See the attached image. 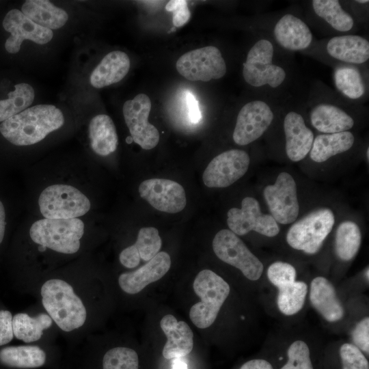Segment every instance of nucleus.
I'll list each match as a JSON object with an SVG mask.
<instances>
[{"mask_svg":"<svg viewBox=\"0 0 369 369\" xmlns=\"http://www.w3.org/2000/svg\"><path fill=\"white\" fill-rule=\"evenodd\" d=\"M64 123L59 109L52 105H38L1 122L0 132L14 145L29 146L42 141Z\"/></svg>","mask_w":369,"mask_h":369,"instance_id":"1","label":"nucleus"},{"mask_svg":"<svg viewBox=\"0 0 369 369\" xmlns=\"http://www.w3.org/2000/svg\"><path fill=\"white\" fill-rule=\"evenodd\" d=\"M40 293L44 309L61 329L68 332L83 325L86 309L70 284L51 279L42 285Z\"/></svg>","mask_w":369,"mask_h":369,"instance_id":"2","label":"nucleus"},{"mask_svg":"<svg viewBox=\"0 0 369 369\" xmlns=\"http://www.w3.org/2000/svg\"><path fill=\"white\" fill-rule=\"evenodd\" d=\"M193 287L200 301L191 308L189 318L197 327L206 329L215 321L230 288L221 276L209 269L198 273Z\"/></svg>","mask_w":369,"mask_h":369,"instance_id":"3","label":"nucleus"},{"mask_svg":"<svg viewBox=\"0 0 369 369\" xmlns=\"http://www.w3.org/2000/svg\"><path fill=\"white\" fill-rule=\"evenodd\" d=\"M83 233L84 223L78 218H44L35 221L29 230L34 243L66 254L78 251Z\"/></svg>","mask_w":369,"mask_h":369,"instance_id":"4","label":"nucleus"},{"mask_svg":"<svg viewBox=\"0 0 369 369\" xmlns=\"http://www.w3.org/2000/svg\"><path fill=\"white\" fill-rule=\"evenodd\" d=\"M274 47L265 38L256 41L247 53L243 66L245 82L252 87H279L286 79L285 70L273 62Z\"/></svg>","mask_w":369,"mask_h":369,"instance_id":"5","label":"nucleus"},{"mask_svg":"<svg viewBox=\"0 0 369 369\" xmlns=\"http://www.w3.org/2000/svg\"><path fill=\"white\" fill-rule=\"evenodd\" d=\"M331 210H315L295 223L288 230L286 241L293 249L314 254L321 248L334 225Z\"/></svg>","mask_w":369,"mask_h":369,"instance_id":"6","label":"nucleus"},{"mask_svg":"<svg viewBox=\"0 0 369 369\" xmlns=\"http://www.w3.org/2000/svg\"><path fill=\"white\" fill-rule=\"evenodd\" d=\"M38 204L46 219H72L90 209L89 199L71 185L55 184L47 187L40 195Z\"/></svg>","mask_w":369,"mask_h":369,"instance_id":"7","label":"nucleus"},{"mask_svg":"<svg viewBox=\"0 0 369 369\" xmlns=\"http://www.w3.org/2000/svg\"><path fill=\"white\" fill-rule=\"evenodd\" d=\"M212 245L217 258L240 270L246 278L251 281L260 278L264 269L262 262L231 230L223 229L219 231Z\"/></svg>","mask_w":369,"mask_h":369,"instance_id":"8","label":"nucleus"},{"mask_svg":"<svg viewBox=\"0 0 369 369\" xmlns=\"http://www.w3.org/2000/svg\"><path fill=\"white\" fill-rule=\"evenodd\" d=\"M176 68L189 81H209L222 78L226 73V62L219 49L207 46L188 51L177 60Z\"/></svg>","mask_w":369,"mask_h":369,"instance_id":"9","label":"nucleus"},{"mask_svg":"<svg viewBox=\"0 0 369 369\" xmlns=\"http://www.w3.org/2000/svg\"><path fill=\"white\" fill-rule=\"evenodd\" d=\"M227 223L230 230L239 236L255 231L273 237L279 232L277 222L271 215L262 213L258 200L251 197L242 200L241 208H232L228 210Z\"/></svg>","mask_w":369,"mask_h":369,"instance_id":"10","label":"nucleus"},{"mask_svg":"<svg viewBox=\"0 0 369 369\" xmlns=\"http://www.w3.org/2000/svg\"><path fill=\"white\" fill-rule=\"evenodd\" d=\"M249 163V156L245 151L226 150L208 163L202 175L203 182L210 188L227 187L245 175Z\"/></svg>","mask_w":369,"mask_h":369,"instance_id":"11","label":"nucleus"},{"mask_svg":"<svg viewBox=\"0 0 369 369\" xmlns=\"http://www.w3.org/2000/svg\"><path fill=\"white\" fill-rule=\"evenodd\" d=\"M152 104L145 94H139L123 105V115L133 140L144 150L154 148L159 143L157 128L148 122Z\"/></svg>","mask_w":369,"mask_h":369,"instance_id":"12","label":"nucleus"},{"mask_svg":"<svg viewBox=\"0 0 369 369\" xmlns=\"http://www.w3.org/2000/svg\"><path fill=\"white\" fill-rule=\"evenodd\" d=\"M274 119L271 106L262 100L247 102L240 109L233 132L234 141L245 146L259 139Z\"/></svg>","mask_w":369,"mask_h":369,"instance_id":"13","label":"nucleus"},{"mask_svg":"<svg viewBox=\"0 0 369 369\" xmlns=\"http://www.w3.org/2000/svg\"><path fill=\"white\" fill-rule=\"evenodd\" d=\"M263 193L271 216L277 222L288 224L295 221L299 205L296 183L290 174L280 173L275 184L266 186Z\"/></svg>","mask_w":369,"mask_h":369,"instance_id":"14","label":"nucleus"},{"mask_svg":"<svg viewBox=\"0 0 369 369\" xmlns=\"http://www.w3.org/2000/svg\"><path fill=\"white\" fill-rule=\"evenodd\" d=\"M139 193L155 209L176 213L182 210L187 204L185 191L179 183L165 178H150L144 180L139 187Z\"/></svg>","mask_w":369,"mask_h":369,"instance_id":"15","label":"nucleus"},{"mask_svg":"<svg viewBox=\"0 0 369 369\" xmlns=\"http://www.w3.org/2000/svg\"><path fill=\"white\" fill-rule=\"evenodd\" d=\"M2 25L5 30L11 33L5 43V48L10 53H18L25 40L45 44L53 36L52 30L35 23L17 9H12L6 14Z\"/></svg>","mask_w":369,"mask_h":369,"instance_id":"16","label":"nucleus"},{"mask_svg":"<svg viewBox=\"0 0 369 369\" xmlns=\"http://www.w3.org/2000/svg\"><path fill=\"white\" fill-rule=\"evenodd\" d=\"M171 258L165 251L159 252L144 265L134 271L122 273L118 284L125 292L135 295L148 284L162 278L169 270Z\"/></svg>","mask_w":369,"mask_h":369,"instance_id":"17","label":"nucleus"},{"mask_svg":"<svg viewBox=\"0 0 369 369\" xmlns=\"http://www.w3.org/2000/svg\"><path fill=\"white\" fill-rule=\"evenodd\" d=\"M283 126L288 157L294 162L302 160L312 148L314 139L313 132L306 126L301 114L295 111L286 114Z\"/></svg>","mask_w":369,"mask_h":369,"instance_id":"18","label":"nucleus"},{"mask_svg":"<svg viewBox=\"0 0 369 369\" xmlns=\"http://www.w3.org/2000/svg\"><path fill=\"white\" fill-rule=\"evenodd\" d=\"M310 120L312 126L323 134L349 131L355 124L344 107L328 101L314 104L310 111Z\"/></svg>","mask_w":369,"mask_h":369,"instance_id":"19","label":"nucleus"},{"mask_svg":"<svg viewBox=\"0 0 369 369\" xmlns=\"http://www.w3.org/2000/svg\"><path fill=\"white\" fill-rule=\"evenodd\" d=\"M275 42L283 49L290 51H303L312 44L313 36L308 25L292 14L283 15L273 29Z\"/></svg>","mask_w":369,"mask_h":369,"instance_id":"20","label":"nucleus"},{"mask_svg":"<svg viewBox=\"0 0 369 369\" xmlns=\"http://www.w3.org/2000/svg\"><path fill=\"white\" fill-rule=\"evenodd\" d=\"M312 306L329 323L340 320L344 316V309L337 296L332 283L323 276L314 277L309 289Z\"/></svg>","mask_w":369,"mask_h":369,"instance_id":"21","label":"nucleus"},{"mask_svg":"<svg viewBox=\"0 0 369 369\" xmlns=\"http://www.w3.org/2000/svg\"><path fill=\"white\" fill-rule=\"evenodd\" d=\"M160 326L167 337L162 354L164 358L170 359L189 354L193 348V333L184 321H178L172 314L164 316Z\"/></svg>","mask_w":369,"mask_h":369,"instance_id":"22","label":"nucleus"},{"mask_svg":"<svg viewBox=\"0 0 369 369\" xmlns=\"http://www.w3.org/2000/svg\"><path fill=\"white\" fill-rule=\"evenodd\" d=\"M326 50L330 57L346 64H361L369 59V42L358 35L333 36L327 41Z\"/></svg>","mask_w":369,"mask_h":369,"instance_id":"23","label":"nucleus"},{"mask_svg":"<svg viewBox=\"0 0 369 369\" xmlns=\"http://www.w3.org/2000/svg\"><path fill=\"white\" fill-rule=\"evenodd\" d=\"M130 59L126 53L114 51L107 54L92 71L90 81L96 88H102L120 81L130 68Z\"/></svg>","mask_w":369,"mask_h":369,"instance_id":"24","label":"nucleus"},{"mask_svg":"<svg viewBox=\"0 0 369 369\" xmlns=\"http://www.w3.org/2000/svg\"><path fill=\"white\" fill-rule=\"evenodd\" d=\"M88 130L91 147L96 154L105 156L116 150L118 134L109 115L99 114L94 116L89 124Z\"/></svg>","mask_w":369,"mask_h":369,"instance_id":"25","label":"nucleus"},{"mask_svg":"<svg viewBox=\"0 0 369 369\" xmlns=\"http://www.w3.org/2000/svg\"><path fill=\"white\" fill-rule=\"evenodd\" d=\"M21 12L35 23L51 30L61 28L68 19L64 10L47 0H27Z\"/></svg>","mask_w":369,"mask_h":369,"instance_id":"26","label":"nucleus"},{"mask_svg":"<svg viewBox=\"0 0 369 369\" xmlns=\"http://www.w3.org/2000/svg\"><path fill=\"white\" fill-rule=\"evenodd\" d=\"M355 142V137L350 131L317 135L310 151L312 160L325 162L331 156L350 150Z\"/></svg>","mask_w":369,"mask_h":369,"instance_id":"27","label":"nucleus"},{"mask_svg":"<svg viewBox=\"0 0 369 369\" xmlns=\"http://www.w3.org/2000/svg\"><path fill=\"white\" fill-rule=\"evenodd\" d=\"M0 361L10 367L34 368L45 363L46 354L37 346H9L0 351Z\"/></svg>","mask_w":369,"mask_h":369,"instance_id":"28","label":"nucleus"},{"mask_svg":"<svg viewBox=\"0 0 369 369\" xmlns=\"http://www.w3.org/2000/svg\"><path fill=\"white\" fill-rule=\"evenodd\" d=\"M312 5L315 14L333 29L346 32L353 28L355 21L353 16L344 10L339 1L313 0Z\"/></svg>","mask_w":369,"mask_h":369,"instance_id":"29","label":"nucleus"},{"mask_svg":"<svg viewBox=\"0 0 369 369\" xmlns=\"http://www.w3.org/2000/svg\"><path fill=\"white\" fill-rule=\"evenodd\" d=\"M162 241L159 231L154 227H145L139 230L136 242L124 249L130 260L138 265L140 260L149 261L161 249Z\"/></svg>","mask_w":369,"mask_h":369,"instance_id":"30","label":"nucleus"},{"mask_svg":"<svg viewBox=\"0 0 369 369\" xmlns=\"http://www.w3.org/2000/svg\"><path fill=\"white\" fill-rule=\"evenodd\" d=\"M51 318L46 314L31 317L25 313H18L12 317L14 336L26 343L38 340L43 331L51 327Z\"/></svg>","mask_w":369,"mask_h":369,"instance_id":"31","label":"nucleus"},{"mask_svg":"<svg viewBox=\"0 0 369 369\" xmlns=\"http://www.w3.org/2000/svg\"><path fill=\"white\" fill-rule=\"evenodd\" d=\"M333 82L337 90L350 100H359L366 93L361 72L354 65H340L335 68Z\"/></svg>","mask_w":369,"mask_h":369,"instance_id":"32","label":"nucleus"},{"mask_svg":"<svg viewBox=\"0 0 369 369\" xmlns=\"http://www.w3.org/2000/svg\"><path fill=\"white\" fill-rule=\"evenodd\" d=\"M361 243L359 226L353 221H346L337 228L335 238V251L343 261H349L358 252Z\"/></svg>","mask_w":369,"mask_h":369,"instance_id":"33","label":"nucleus"},{"mask_svg":"<svg viewBox=\"0 0 369 369\" xmlns=\"http://www.w3.org/2000/svg\"><path fill=\"white\" fill-rule=\"evenodd\" d=\"M308 286L303 281H295L278 288L277 305L283 314L292 316L300 312L305 302Z\"/></svg>","mask_w":369,"mask_h":369,"instance_id":"34","label":"nucleus"},{"mask_svg":"<svg viewBox=\"0 0 369 369\" xmlns=\"http://www.w3.org/2000/svg\"><path fill=\"white\" fill-rule=\"evenodd\" d=\"M8 98L0 100V122L20 113L31 105L34 100L33 88L28 83H22L14 86L8 94Z\"/></svg>","mask_w":369,"mask_h":369,"instance_id":"35","label":"nucleus"},{"mask_svg":"<svg viewBox=\"0 0 369 369\" xmlns=\"http://www.w3.org/2000/svg\"><path fill=\"white\" fill-rule=\"evenodd\" d=\"M103 369H139L137 353L132 348L115 347L105 354Z\"/></svg>","mask_w":369,"mask_h":369,"instance_id":"36","label":"nucleus"},{"mask_svg":"<svg viewBox=\"0 0 369 369\" xmlns=\"http://www.w3.org/2000/svg\"><path fill=\"white\" fill-rule=\"evenodd\" d=\"M288 361L280 369H314L308 344L302 340L291 343L287 351Z\"/></svg>","mask_w":369,"mask_h":369,"instance_id":"37","label":"nucleus"},{"mask_svg":"<svg viewBox=\"0 0 369 369\" xmlns=\"http://www.w3.org/2000/svg\"><path fill=\"white\" fill-rule=\"evenodd\" d=\"M266 275L271 284L278 289L295 282L297 271L292 264L277 261L268 267Z\"/></svg>","mask_w":369,"mask_h":369,"instance_id":"38","label":"nucleus"},{"mask_svg":"<svg viewBox=\"0 0 369 369\" xmlns=\"http://www.w3.org/2000/svg\"><path fill=\"white\" fill-rule=\"evenodd\" d=\"M342 369H369V363L362 351L352 343H344L340 348Z\"/></svg>","mask_w":369,"mask_h":369,"instance_id":"39","label":"nucleus"},{"mask_svg":"<svg viewBox=\"0 0 369 369\" xmlns=\"http://www.w3.org/2000/svg\"><path fill=\"white\" fill-rule=\"evenodd\" d=\"M353 344L362 352L369 353V318L359 321L351 333Z\"/></svg>","mask_w":369,"mask_h":369,"instance_id":"40","label":"nucleus"},{"mask_svg":"<svg viewBox=\"0 0 369 369\" xmlns=\"http://www.w3.org/2000/svg\"><path fill=\"white\" fill-rule=\"evenodd\" d=\"M165 10L173 12V23L176 27L184 25L191 16L187 1H169L165 6Z\"/></svg>","mask_w":369,"mask_h":369,"instance_id":"41","label":"nucleus"},{"mask_svg":"<svg viewBox=\"0 0 369 369\" xmlns=\"http://www.w3.org/2000/svg\"><path fill=\"white\" fill-rule=\"evenodd\" d=\"M12 315L8 310H0V346L9 343L14 337Z\"/></svg>","mask_w":369,"mask_h":369,"instance_id":"42","label":"nucleus"},{"mask_svg":"<svg viewBox=\"0 0 369 369\" xmlns=\"http://www.w3.org/2000/svg\"><path fill=\"white\" fill-rule=\"evenodd\" d=\"M185 99L191 122L193 124L200 122L202 119V113L197 99L189 91L185 92Z\"/></svg>","mask_w":369,"mask_h":369,"instance_id":"43","label":"nucleus"},{"mask_svg":"<svg viewBox=\"0 0 369 369\" xmlns=\"http://www.w3.org/2000/svg\"><path fill=\"white\" fill-rule=\"evenodd\" d=\"M240 369H273L272 365L266 360L255 359L245 362Z\"/></svg>","mask_w":369,"mask_h":369,"instance_id":"44","label":"nucleus"},{"mask_svg":"<svg viewBox=\"0 0 369 369\" xmlns=\"http://www.w3.org/2000/svg\"><path fill=\"white\" fill-rule=\"evenodd\" d=\"M5 212L3 203L0 200V244L3 241L5 230Z\"/></svg>","mask_w":369,"mask_h":369,"instance_id":"45","label":"nucleus"},{"mask_svg":"<svg viewBox=\"0 0 369 369\" xmlns=\"http://www.w3.org/2000/svg\"><path fill=\"white\" fill-rule=\"evenodd\" d=\"M187 364L178 359H176L174 361V364L173 365V369H187Z\"/></svg>","mask_w":369,"mask_h":369,"instance_id":"46","label":"nucleus"},{"mask_svg":"<svg viewBox=\"0 0 369 369\" xmlns=\"http://www.w3.org/2000/svg\"><path fill=\"white\" fill-rule=\"evenodd\" d=\"M368 267L366 268V271H365V273H364V276H365V278L367 279V282H368L369 281V276H368Z\"/></svg>","mask_w":369,"mask_h":369,"instance_id":"47","label":"nucleus"},{"mask_svg":"<svg viewBox=\"0 0 369 369\" xmlns=\"http://www.w3.org/2000/svg\"><path fill=\"white\" fill-rule=\"evenodd\" d=\"M356 3H361V4H366L369 2V1L368 0H359V1H355Z\"/></svg>","mask_w":369,"mask_h":369,"instance_id":"48","label":"nucleus"},{"mask_svg":"<svg viewBox=\"0 0 369 369\" xmlns=\"http://www.w3.org/2000/svg\"><path fill=\"white\" fill-rule=\"evenodd\" d=\"M366 153H367V159L368 160L369 159V149H368V148H367Z\"/></svg>","mask_w":369,"mask_h":369,"instance_id":"49","label":"nucleus"}]
</instances>
